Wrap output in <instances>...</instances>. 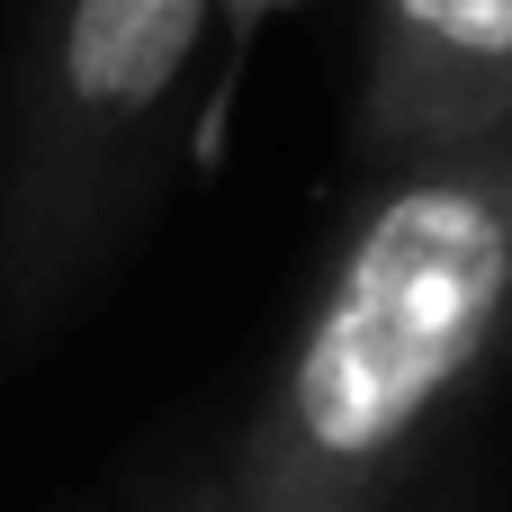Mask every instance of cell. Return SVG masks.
Segmentation results:
<instances>
[{
	"mask_svg": "<svg viewBox=\"0 0 512 512\" xmlns=\"http://www.w3.org/2000/svg\"><path fill=\"white\" fill-rule=\"evenodd\" d=\"M512 342V135L369 171L216 459L225 512H396Z\"/></svg>",
	"mask_w": 512,
	"mask_h": 512,
	"instance_id": "1",
	"label": "cell"
},
{
	"mask_svg": "<svg viewBox=\"0 0 512 512\" xmlns=\"http://www.w3.org/2000/svg\"><path fill=\"white\" fill-rule=\"evenodd\" d=\"M144 512H225V477L216 468H189V477H171Z\"/></svg>",
	"mask_w": 512,
	"mask_h": 512,
	"instance_id": "4",
	"label": "cell"
},
{
	"mask_svg": "<svg viewBox=\"0 0 512 512\" xmlns=\"http://www.w3.org/2000/svg\"><path fill=\"white\" fill-rule=\"evenodd\" d=\"M512 135V0H378L351 99L360 171Z\"/></svg>",
	"mask_w": 512,
	"mask_h": 512,
	"instance_id": "3",
	"label": "cell"
},
{
	"mask_svg": "<svg viewBox=\"0 0 512 512\" xmlns=\"http://www.w3.org/2000/svg\"><path fill=\"white\" fill-rule=\"evenodd\" d=\"M216 0H54L0 135V306L36 342L153 198Z\"/></svg>",
	"mask_w": 512,
	"mask_h": 512,
	"instance_id": "2",
	"label": "cell"
},
{
	"mask_svg": "<svg viewBox=\"0 0 512 512\" xmlns=\"http://www.w3.org/2000/svg\"><path fill=\"white\" fill-rule=\"evenodd\" d=\"M396 512H405V504H396Z\"/></svg>",
	"mask_w": 512,
	"mask_h": 512,
	"instance_id": "5",
	"label": "cell"
}]
</instances>
